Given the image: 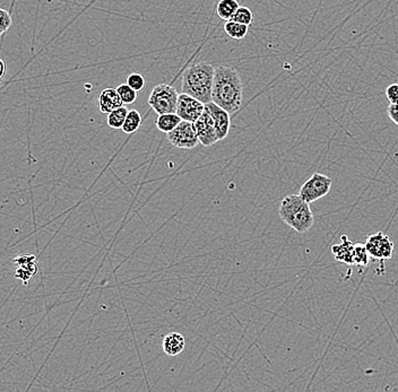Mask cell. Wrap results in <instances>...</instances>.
Instances as JSON below:
<instances>
[{
    "instance_id": "6da1fadb",
    "label": "cell",
    "mask_w": 398,
    "mask_h": 392,
    "mask_svg": "<svg viewBox=\"0 0 398 392\" xmlns=\"http://www.w3.org/2000/svg\"><path fill=\"white\" fill-rule=\"evenodd\" d=\"M243 98V85L241 77L236 68L220 66L215 68L214 85L211 101L223 107L230 114L240 110Z\"/></svg>"
},
{
    "instance_id": "7a4b0ae2",
    "label": "cell",
    "mask_w": 398,
    "mask_h": 392,
    "mask_svg": "<svg viewBox=\"0 0 398 392\" xmlns=\"http://www.w3.org/2000/svg\"><path fill=\"white\" fill-rule=\"evenodd\" d=\"M214 78V66L205 62L193 64L182 75V93L207 105L211 101Z\"/></svg>"
},
{
    "instance_id": "3957f363",
    "label": "cell",
    "mask_w": 398,
    "mask_h": 392,
    "mask_svg": "<svg viewBox=\"0 0 398 392\" xmlns=\"http://www.w3.org/2000/svg\"><path fill=\"white\" fill-rule=\"evenodd\" d=\"M279 215L286 225L299 234L311 230L315 224L309 202H306L300 195L285 197L279 205Z\"/></svg>"
},
{
    "instance_id": "277c9868",
    "label": "cell",
    "mask_w": 398,
    "mask_h": 392,
    "mask_svg": "<svg viewBox=\"0 0 398 392\" xmlns=\"http://www.w3.org/2000/svg\"><path fill=\"white\" fill-rule=\"evenodd\" d=\"M178 100V92L173 86L168 85V84H159L150 92L148 105L159 116V114H175L177 112Z\"/></svg>"
},
{
    "instance_id": "5b68a950",
    "label": "cell",
    "mask_w": 398,
    "mask_h": 392,
    "mask_svg": "<svg viewBox=\"0 0 398 392\" xmlns=\"http://www.w3.org/2000/svg\"><path fill=\"white\" fill-rule=\"evenodd\" d=\"M331 184H333V180L329 177L317 172L304 182V186L301 187L299 195L306 202L311 204V202H317V200L327 196L331 191Z\"/></svg>"
},
{
    "instance_id": "8992f818",
    "label": "cell",
    "mask_w": 398,
    "mask_h": 392,
    "mask_svg": "<svg viewBox=\"0 0 398 392\" xmlns=\"http://www.w3.org/2000/svg\"><path fill=\"white\" fill-rule=\"evenodd\" d=\"M168 139L173 146L184 150H193L199 144L198 136L193 123L182 120L177 128L168 134Z\"/></svg>"
},
{
    "instance_id": "52a82bcc",
    "label": "cell",
    "mask_w": 398,
    "mask_h": 392,
    "mask_svg": "<svg viewBox=\"0 0 398 392\" xmlns=\"http://www.w3.org/2000/svg\"><path fill=\"white\" fill-rule=\"evenodd\" d=\"M365 248L370 257L374 259H390L394 253V243L386 234L378 232L369 236L365 242Z\"/></svg>"
},
{
    "instance_id": "ba28073f",
    "label": "cell",
    "mask_w": 398,
    "mask_h": 392,
    "mask_svg": "<svg viewBox=\"0 0 398 392\" xmlns=\"http://www.w3.org/2000/svg\"><path fill=\"white\" fill-rule=\"evenodd\" d=\"M205 111V105L193 96H188L186 93L179 94L177 114L179 117L186 121L195 123Z\"/></svg>"
},
{
    "instance_id": "9c48e42d",
    "label": "cell",
    "mask_w": 398,
    "mask_h": 392,
    "mask_svg": "<svg viewBox=\"0 0 398 392\" xmlns=\"http://www.w3.org/2000/svg\"><path fill=\"white\" fill-rule=\"evenodd\" d=\"M193 126L196 129L197 136H198L199 143L209 148L215 143H218V137L216 128H215L214 120L211 117V114L207 111H204V114L193 123Z\"/></svg>"
},
{
    "instance_id": "30bf717a",
    "label": "cell",
    "mask_w": 398,
    "mask_h": 392,
    "mask_svg": "<svg viewBox=\"0 0 398 392\" xmlns=\"http://www.w3.org/2000/svg\"><path fill=\"white\" fill-rule=\"evenodd\" d=\"M205 110L211 114V117L214 120L215 128L218 132V141H223L229 135L231 128L230 112L224 110L223 107L211 101L205 105Z\"/></svg>"
},
{
    "instance_id": "8fae6325",
    "label": "cell",
    "mask_w": 398,
    "mask_h": 392,
    "mask_svg": "<svg viewBox=\"0 0 398 392\" xmlns=\"http://www.w3.org/2000/svg\"><path fill=\"white\" fill-rule=\"evenodd\" d=\"M123 105H125L116 89H105L98 94V107L101 114H109Z\"/></svg>"
},
{
    "instance_id": "7c38bea8",
    "label": "cell",
    "mask_w": 398,
    "mask_h": 392,
    "mask_svg": "<svg viewBox=\"0 0 398 392\" xmlns=\"http://www.w3.org/2000/svg\"><path fill=\"white\" fill-rule=\"evenodd\" d=\"M340 239H342V243L333 245L331 247V252H333V255H334L337 261L346 265H353L354 243L346 235L342 236Z\"/></svg>"
},
{
    "instance_id": "4fadbf2b",
    "label": "cell",
    "mask_w": 398,
    "mask_h": 392,
    "mask_svg": "<svg viewBox=\"0 0 398 392\" xmlns=\"http://www.w3.org/2000/svg\"><path fill=\"white\" fill-rule=\"evenodd\" d=\"M163 350L168 356H177L184 352L186 339L179 332H170L163 338Z\"/></svg>"
},
{
    "instance_id": "5bb4252c",
    "label": "cell",
    "mask_w": 398,
    "mask_h": 392,
    "mask_svg": "<svg viewBox=\"0 0 398 392\" xmlns=\"http://www.w3.org/2000/svg\"><path fill=\"white\" fill-rule=\"evenodd\" d=\"M182 121L177 112L175 114H159L157 120V127L159 132L168 134L173 129L177 128L179 123Z\"/></svg>"
},
{
    "instance_id": "9a60e30c",
    "label": "cell",
    "mask_w": 398,
    "mask_h": 392,
    "mask_svg": "<svg viewBox=\"0 0 398 392\" xmlns=\"http://www.w3.org/2000/svg\"><path fill=\"white\" fill-rule=\"evenodd\" d=\"M224 32L233 40H242L248 35L249 26L230 19V21H225Z\"/></svg>"
},
{
    "instance_id": "2e32d148",
    "label": "cell",
    "mask_w": 398,
    "mask_h": 392,
    "mask_svg": "<svg viewBox=\"0 0 398 392\" xmlns=\"http://www.w3.org/2000/svg\"><path fill=\"white\" fill-rule=\"evenodd\" d=\"M239 3L236 0H220L216 6V14L223 21H230L239 10Z\"/></svg>"
},
{
    "instance_id": "e0dca14e",
    "label": "cell",
    "mask_w": 398,
    "mask_h": 392,
    "mask_svg": "<svg viewBox=\"0 0 398 392\" xmlns=\"http://www.w3.org/2000/svg\"><path fill=\"white\" fill-rule=\"evenodd\" d=\"M141 123H143L141 114H139L137 110H135V109H134V110H129L121 130H123L125 134H127V135H132V134H135L138 129L141 128Z\"/></svg>"
},
{
    "instance_id": "ac0fdd59",
    "label": "cell",
    "mask_w": 398,
    "mask_h": 392,
    "mask_svg": "<svg viewBox=\"0 0 398 392\" xmlns=\"http://www.w3.org/2000/svg\"><path fill=\"white\" fill-rule=\"evenodd\" d=\"M129 110L127 109L126 105L112 111L110 114H107V126L112 129H121L123 128L125 120H126L127 114Z\"/></svg>"
},
{
    "instance_id": "d6986e66",
    "label": "cell",
    "mask_w": 398,
    "mask_h": 392,
    "mask_svg": "<svg viewBox=\"0 0 398 392\" xmlns=\"http://www.w3.org/2000/svg\"><path fill=\"white\" fill-rule=\"evenodd\" d=\"M369 252H367L365 244H354V250H353V265L356 266L367 267L369 265Z\"/></svg>"
},
{
    "instance_id": "ffe728a7",
    "label": "cell",
    "mask_w": 398,
    "mask_h": 392,
    "mask_svg": "<svg viewBox=\"0 0 398 392\" xmlns=\"http://www.w3.org/2000/svg\"><path fill=\"white\" fill-rule=\"evenodd\" d=\"M116 91L119 93L120 98L123 100L125 105H132L137 100V91L130 87L127 83L120 84L119 86H116Z\"/></svg>"
},
{
    "instance_id": "44dd1931",
    "label": "cell",
    "mask_w": 398,
    "mask_h": 392,
    "mask_svg": "<svg viewBox=\"0 0 398 392\" xmlns=\"http://www.w3.org/2000/svg\"><path fill=\"white\" fill-rule=\"evenodd\" d=\"M232 19L238 21V23H241V24L250 26L254 21V12H252V10H249L248 7H239V10H236Z\"/></svg>"
},
{
    "instance_id": "7402d4cb",
    "label": "cell",
    "mask_w": 398,
    "mask_h": 392,
    "mask_svg": "<svg viewBox=\"0 0 398 392\" xmlns=\"http://www.w3.org/2000/svg\"><path fill=\"white\" fill-rule=\"evenodd\" d=\"M127 84H128L130 87L139 92L141 89H144L146 86V80H145V77L143 75L137 74V73H134V74L129 75L127 77Z\"/></svg>"
},
{
    "instance_id": "603a6c76",
    "label": "cell",
    "mask_w": 398,
    "mask_h": 392,
    "mask_svg": "<svg viewBox=\"0 0 398 392\" xmlns=\"http://www.w3.org/2000/svg\"><path fill=\"white\" fill-rule=\"evenodd\" d=\"M12 16L5 10H0V33L3 34L12 25Z\"/></svg>"
},
{
    "instance_id": "cb8c5ba5",
    "label": "cell",
    "mask_w": 398,
    "mask_h": 392,
    "mask_svg": "<svg viewBox=\"0 0 398 392\" xmlns=\"http://www.w3.org/2000/svg\"><path fill=\"white\" fill-rule=\"evenodd\" d=\"M386 96L389 103L398 105V83L392 84L387 87Z\"/></svg>"
},
{
    "instance_id": "d4e9b609",
    "label": "cell",
    "mask_w": 398,
    "mask_h": 392,
    "mask_svg": "<svg viewBox=\"0 0 398 392\" xmlns=\"http://www.w3.org/2000/svg\"><path fill=\"white\" fill-rule=\"evenodd\" d=\"M32 274L28 269H25L23 267H19L16 269L15 277L16 278L21 279V282L24 283V285H28L30 279H31Z\"/></svg>"
},
{
    "instance_id": "484cf974",
    "label": "cell",
    "mask_w": 398,
    "mask_h": 392,
    "mask_svg": "<svg viewBox=\"0 0 398 392\" xmlns=\"http://www.w3.org/2000/svg\"><path fill=\"white\" fill-rule=\"evenodd\" d=\"M387 116L392 123L398 126V105H390L387 107Z\"/></svg>"
},
{
    "instance_id": "4316f807",
    "label": "cell",
    "mask_w": 398,
    "mask_h": 392,
    "mask_svg": "<svg viewBox=\"0 0 398 392\" xmlns=\"http://www.w3.org/2000/svg\"><path fill=\"white\" fill-rule=\"evenodd\" d=\"M35 260V256L32 255H23L16 258L14 262L19 265V267H25L26 265L30 264L32 261Z\"/></svg>"
},
{
    "instance_id": "83f0119b",
    "label": "cell",
    "mask_w": 398,
    "mask_h": 392,
    "mask_svg": "<svg viewBox=\"0 0 398 392\" xmlns=\"http://www.w3.org/2000/svg\"><path fill=\"white\" fill-rule=\"evenodd\" d=\"M0 69H1V71H0V78L3 80V77L6 75L7 71L6 64H5L3 60H0Z\"/></svg>"
}]
</instances>
